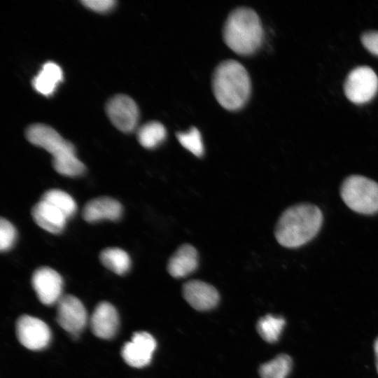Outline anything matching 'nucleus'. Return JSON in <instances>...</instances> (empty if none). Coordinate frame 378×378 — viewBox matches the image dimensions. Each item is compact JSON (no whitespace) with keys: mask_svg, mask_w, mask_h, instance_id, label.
Here are the masks:
<instances>
[{"mask_svg":"<svg viewBox=\"0 0 378 378\" xmlns=\"http://www.w3.org/2000/svg\"><path fill=\"white\" fill-rule=\"evenodd\" d=\"M323 219V214L317 206L310 203L295 204L280 216L275 226V238L284 247L298 248L317 234Z\"/></svg>","mask_w":378,"mask_h":378,"instance_id":"1","label":"nucleus"},{"mask_svg":"<svg viewBox=\"0 0 378 378\" xmlns=\"http://www.w3.org/2000/svg\"><path fill=\"white\" fill-rule=\"evenodd\" d=\"M212 90L216 101L225 109L237 111L241 108L251 92L248 71L238 61L221 62L213 74Z\"/></svg>","mask_w":378,"mask_h":378,"instance_id":"2","label":"nucleus"},{"mask_svg":"<svg viewBox=\"0 0 378 378\" xmlns=\"http://www.w3.org/2000/svg\"><path fill=\"white\" fill-rule=\"evenodd\" d=\"M25 136L31 144L52 155V167L59 174L76 177L85 172V166L76 157L74 145L51 127L41 123L31 125L27 129Z\"/></svg>","mask_w":378,"mask_h":378,"instance_id":"3","label":"nucleus"},{"mask_svg":"<svg viewBox=\"0 0 378 378\" xmlns=\"http://www.w3.org/2000/svg\"><path fill=\"white\" fill-rule=\"evenodd\" d=\"M223 37L226 46L235 53L253 54L263 41V28L258 15L250 8H235L225 20Z\"/></svg>","mask_w":378,"mask_h":378,"instance_id":"4","label":"nucleus"},{"mask_svg":"<svg viewBox=\"0 0 378 378\" xmlns=\"http://www.w3.org/2000/svg\"><path fill=\"white\" fill-rule=\"evenodd\" d=\"M340 196L352 211L365 215L378 212V183L361 175H351L340 187Z\"/></svg>","mask_w":378,"mask_h":378,"instance_id":"5","label":"nucleus"},{"mask_svg":"<svg viewBox=\"0 0 378 378\" xmlns=\"http://www.w3.org/2000/svg\"><path fill=\"white\" fill-rule=\"evenodd\" d=\"M344 91L351 102L356 104H365L372 100L378 91V77L372 68L358 66L348 74Z\"/></svg>","mask_w":378,"mask_h":378,"instance_id":"6","label":"nucleus"},{"mask_svg":"<svg viewBox=\"0 0 378 378\" xmlns=\"http://www.w3.org/2000/svg\"><path fill=\"white\" fill-rule=\"evenodd\" d=\"M16 335L21 343L30 350L46 348L51 339V332L42 320L29 315H22L16 322Z\"/></svg>","mask_w":378,"mask_h":378,"instance_id":"7","label":"nucleus"},{"mask_svg":"<svg viewBox=\"0 0 378 378\" xmlns=\"http://www.w3.org/2000/svg\"><path fill=\"white\" fill-rule=\"evenodd\" d=\"M106 112L112 124L121 132L128 133L136 129L139 111L136 102L129 96L118 94L110 99Z\"/></svg>","mask_w":378,"mask_h":378,"instance_id":"8","label":"nucleus"},{"mask_svg":"<svg viewBox=\"0 0 378 378\" xmlns=\"http://www.w3.org/2000/svg\"><path fill=\"white\" fill-rule=\"evenodd\" d=\"M88 321L87 312L81 301L72 295H64L57 302V321L66 332L78 335Z\"/></svg>","mask_w":378,"mask_h":378,"instance_id":"9","label":"nucleus"},{"mask_svg":"<svg viewBox=\"0 0 378 378\" xmlns=\"http://www.w3.org/2000/svg\"><path fill=\"white\" fill-rule=\"evenodd\" d=\"M32 287L41 303L57 304L62 296L63 280L60 274L48 267L36 270L31 277Z\"/></svg>","mask_w":378,"mask_h":378,"instance_id":"10","label":"nucleus"},{"mask_svg":"<svg viewBox=\"0 0 378 378\" xmlns=\"http://www.w3.org/2000/svg\"><path fill=\"white\" fill-rule=\"evenodd\" d=\"M155 348L156 341L150 334L136 332L131 340L123 345L121 355L127 365L141 368L150 363Z\"/></svg>","mask_w":378,"mask_h":378,"instance_id":"11","label":"nucleus"},{"mask_svg":"<svg viewBox=\"0 0 378 378\" xmlns=\"http://www.w3.org/2000/svg\"><path fill=\"white\" fill-rule=\"evenodd\" d=\"M182 293L188 303L198 311L212 309L219 300L218 290L211 284L200 280H191L184 284Z\"/></svg>","mask_w":378,"mask_h":378,"instance_id":"12","label":"nucleus"},{"mask_svg":"<svg viewBox=\"0 0 378 378\" xmlns=\"http://www.w3.org/2000/svg\"><path fill=\"white\" fill-rule=\"evenodd\" d=\"M119 317L115 308L108 302H99L90 318L92 332L102 339H111L117 332Z\"/></svg>","mask_w":378,"mask_h":378,"instance_id":"13","label":"nucleus"},{"mask_svg":"<svg viewBox=\"0 0 378 378\" xmlns=\"http://www.w3.org/2000/svg\"><path fill=\"white\" fill-rule=\"evenodd\" d=\"M122 206L116 200L108 197H101L89 201L82 212L83 219L88 223L98 222L102 220L113 221L120 218Z\"/></svg>","mask_w":378,"mask_h":378,"instance_id":"14","label":"nucleus"},{"mask_svg":"<svg viewBox=\"0 0 378 378\" xmlns=\"http://www.w3.org/2000/svg\"><path fill=\"white\" fill-rule=\"evenodd\" d=\"M199 264L197 249L191 244L181 245L170 257L167 271L174 278H183L195 271Z\"/></svg>","mask_w":378,"mask_h":378,"instance_id":"15","label":"nucleus"},{"mask_svg":"<svg viewBox=\"0 0 378 378\" xmlns=\"http://www.w3.org/2000/svg\"><path fill=\"white\" fill-rule=\"evenodd\" d=\"M31 216L39 227L53 234L60 233L67 220V217L61 211L42 200L33 206Z\"/></svg>","mask_w":378,"mask_h":378,"instance_id":"16","label":"nucleus"},{"mask_svg":"<svg viewBox=\"0 0 378 378\" xmlns=\"http://www.w3.org/2000/svg\"><path fill=\"white\" fill-rule=\"evenodd\" d=\"M63 79L62 70L59 65L52 62L44 64L34 78L32 85L38 93L49 96L56 90Z\"/></svg>","mask_w":378,"mask_h":378,"instance_id":"17","label":"nucleus"},{"mask_svg":"<svg viewBox=\"0 0 378 378\" xmlns=\"http://www.w3.org/2000/svg\"><path fill=\"white\" fill-rule=\"evenodd\" d=\"M99 259L104 267L118 275L125 274L130 269L129 255L119 248H105L100 253Z\"/></svg>","mask_w":378,"mask_h":378,"instance_id":"18","label":"nucleus"},{"mask_svg":"<svg viewBox=\"0 0 378 378\" xmlns=\"http://www.w3.org/2000/svg\"><path fill=\"white\" fill-rule=\"evenodd\" d=\"M164 126L158 121H150L142 125L137 132L139 144L144 148L151 149L159 146L166 139Z\"/></svg>","mask_w":378,"mask_h":378,"instance_id":"19","label":"nucleus"},{"mask_svg":"<svg viewBox=\"0 0 378 378\" xmlns=\"http://www.w3.org/2000/svg\"><path fill=\"white\" fill-rule=\"evenodd\" d=\"M40 200L58 209L67 218L71 217L76 211L77 205L74 198L62 190H48L42 195Z\"/></svg>","mask_w":378,"mask_h":378,"instance_id":"20","label":"nucleus"},{"mask_svg":"<svg viewBox=\"0 0 378 378\" xmlns=\"http://www.w3.org/2000/svg\"><path fill=\"white\" fill-rule=\"evenodd\" d=\"M292 368V359L285 354L278 355L262 364L259 369L261 378H286Z\"/></svg>","mask_w":378,"mask_h":378,"instance_id":"21","label":"nucleus"},{"mask_svg":"<svg viewBox=\"0 0 378 378\" xmlns=\"http://www.w3.org/2000/svg\"><path fill=\"white\" fill-rule=\"evenodd\" d=\"M285 323L284 318L267 314L258 321L257 330L265 341L274 343L278 340Z\"/></svg>","mask_w":378,"mask_h":378,"instance_id":"22","label":"nucleus"},{"mask_svg":"<svg viewBox=\"0 0 378 378\" xmlns=\"http://www.w3.org/2000/svg\"><path fill=\"white\" fill-rule=\"evenodd\" d=\"M176 137L181 145L197 157L203 155L204 149L200 132L196 127L188 132H177Z\"/></svg>","mask_w":378,"mask_h":378,"instance_id":"23","label":"nucleus"},{"mask_svg":"<svg viewBox=\"0 0 378 378\" xmlns=\"http://www.w3.org/2000/svg\"><path fill=\"white\" fill-rule=\"evenodd\" d=\"M17 232L13 225L6 218L0 220V250L1 252L8 251L14 244Z\"/></svg>","mask_w":378,"mask_h":378,"instance_id":"24","label":"nucleus"},{"mask_svg":"<svg viewBox=\"0 0 378 378\" xmlns=\"http://www.w3.org/2000/svg\"><path fill=\"white\" fill-rule=\"evenodd\" d=\"M363 47L370 53L378 56V31H368L360 36Z\"/></svg>","mask_w":378,"mask_h":378,"instance_id":"25","label":"nucleus"},{"mask_svg":"<svg viewBox=\"0 0 378 378\" xmlns=\"http://www.w3.org/2000/svg\"><path fill=\"white\" fill-rule=\"evenodd\" d=\"M81 3L92 10L105 13L114 7L115 1L113 0H83Z\"/></svg>","mask_w":378,"mask_h":378,"instance_id":"26","label":"nucleus"},{"mask_svg":"<svg viewBox=\"0 0 378 378\" xmlns=\"http://www.w3.org/2000/svg\"><path fill=\"white\" fill-rule=\"evenodd\" d=\"M374 351L376 358V368L378 373V337L376 339L374 343Z\"/></svg>","mask_w":378,"mask_h":378,"instance_id":"27","label":"nucleus"}]
</instances>
